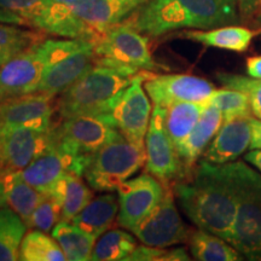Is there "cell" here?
<instances>
[{"instance_id":"1","label":"cell","mask_w":261,"mask_h":261,"mask_svg":"<svg viewBox=\"0 0 261 261\" xmlns=\"http://www.w3.org/2000/svg\"><path fill=\"white\" fill-rule=\"evenodd\" d=\"M173 190L181 210L196 226L230 241L238 198L223 165L201 161L194 179L178 182Z\"/></svg>"},{"instance_id":"2","label":"cell","mask_w":261,"mask_h":261,"mask_svg":"<svg viewBox=\"0 0 261 261\" xmlns=\"http://www.w3.org/2000/svg\"><path fill=\"white\" fill-rule=\"evenodd\" d=\"M240 21L237 0H148L127 23L148 37L179 29L208 31Z\"/></svg>"},{"instance_id":"3","label":"cell","mask_w":261,"mask_h":261,"mask_svg":"<svg viewBox=\"0 0 261 261\" xmlns=\"http://www.w3.org/2000/svg\"><path fill=\"white\" fill-rule=\"evenodd\" d=\"M137 75L94 63L80 79L60 94L56 110L62 120L84 114L112 113L123 91Z\"/></svg>"},{"instance_id":"4","label":"cell","mask_w":261,"mask_h":261,"mask_svg":"<svg viewBox=\"0 0 261 261\" xmlns=\"http://www.w3.org/2000/svg\"><path fill=\"white\" fill-rule=\"evenodd\" d=\"M233 182L238 211L228 243L243 259L261 261V174L247 163L233 161L223 165Z\"/></svg>"},{"instance_id":"5","label":"cell","mask_w":261,"mask_h":261,"mask_svg":"<svg viewBox=\"0 0 261 261\" xmlns=\"http://www.w3.org/2000/svg\"><path fill=\"white\" fill-rule=\"evenodd\" d=\"M86 42V40L80 39H45L24 52L16 55L0 67L2 100L9 97L34 92L42 75L50 65L71 52L79 50Z\"/></svg>"},{"instance_id":"6","label":"cell","mask_w":261,"mask_h":261,"mask_svg":"<svg viewBox=\"0 0 261 261\" xmlns=\"http://www.w3.org/2000/svg\"><path fill=\"white\" fill-rule=\"evenodd\" d=\"M145 146L133 144L119 132L92 156L84 177L94 191L112 192L145 166Z\"/></svg>"},{"instance_id":"7","label":"cell","mask_w":261,"mask_h":261,"mask_svg":"<svg viewBox=\"0 0 261 261\" xmlns=\"http://www.w3.org/2000/svg\"><path fill=\"white\" fill-rule=\"evenodd\" d=\"M96 63L137 75L142 71H156L162 65L152 57L148 35L126 23H119L94 41Z\"/></svg>"},{"instance_id":"8","label":"cell","mask_w":261,"mask_h":261,"mask_svg":"<svg viewBox=\"0 0 261 261\" xmlns=\"http://www.w3.org/2000/svg\"><path fill=\"white\" fill-rule=\"evenodd\" d=\"M92 156L77 154L55 136L48 148L21 171L22 178L41 194H47L68 173L83 177Z\"/></svg>"},{"instance_id":"9","label":"cell","mask_w":261,"mask_h":261,"mask_svg":"<svg viewBox=\"0 0 261 261\" xmlns=\"http://www.w3.org/2000/svg\"><path fill=\"white\" fill-rule=\"evenodd\" d=\"M132 232L145 246L167 248L189 242L191 231L181 220L171 187H166L161 201Z\"/></svg>"},{"instance_id":"10","label":"cell","mask_w":261,"mask_h":261,"mask_svg":"<svg viewBox=\"0 0 261 261\" xmlns=\"http://www.w3.org/2000/svg\"><path fill=\"white\" fill-rule=\"evenodd\" d=\"M152 71H142L123 91L115 107L112 116L119 132L133 144L145 146V136L151 119V104L145 89L144 81Z\"/></svg>"},{"instance_id":"11","label":"cell","mask_w":261,"mask_h":261,"mask_svg":"<svg viewBox=\"0 0 261 261\" xmlns=\"http://www.w3.org/2000/svg\"><path fill=\"white\" fill-rule=\"evenodd\" d=\"M119 133L110 113L84 114L55 126V136L77 154L93 156Z\"/></svg>"},{"instance_id":"12","label":"cell","mask_w":261,"mask_h":261,"mask_svg":"<svg viewBox=\"0 0 261 261\" xmlns=\"http://www.w3.org/2000/svg\"><path fill=\"white\" fill-rule=\"evenodd\" d=\"M54 128L0 126V177L22 171L41 155L52 143Z\"/></svg>"},{"instance_id":"13","label":"cell","mask_w":261,"mask_h":261,"mask_svg":"<svg viewBox=\"0 0 261 261\" xmlns=\"http://www.w3.org/2000/svg\"><path fill=\"white\" fill-rule=\"evenodd\" d=\"M165 116L166 108L155 106L145 136V171L169 187L173 180L181 177L184 168L166 129Z\"/></svg>"},{"instance_id":"14","label":"cell","mask_w":261,"mask_h":261,"mask_svg":"<svg viewBox=\"0 0 261 261\" xmlns=\"http://www.w3.org/2000/svg\"><path fill=\"white\" fill-rule=\"evenodd\" d=\"M144 89L152 103L163 108L178 102L207 104L217 90L210 81L195 75L155 73L144 81Z\"/></svg>"},{"instance_id":"15","label":"cell","mask_w":261,"mask_h":261,"mask_svg":"<svg viewBox=\"0 0 261 261\" xmlns=\"http://www.w3.org/2000/svg\"><path fill=\"white\" fill-rule=\"evenodd\" d=\"M163 185L154 175L145 173L122 182L117 188V224L132 231L148 215L165 195Z\"/></svg>"},{"instance_id":"16","label":"cell","mask_w":261,"mask_h":261,"mask_svg":"<svg viewBox=\"0 0 261 261\" xmlns=\"http://www.w3.org/2000/svg\"><path fill=\"white\" fill-rule=\"evenodd\" d=\"M54 97L32 92L9 97L0 102V126H21L47 130L54 127Z\"/></svg>"},{"instance_id":"17","label":"cell","mask_w":261,"mask_h":261,"mask_svg":"<svg viewBox=\"0 0 261 261\" xmlns=\"http://www.w3.org/2000/svg\"><path fill=\"white\" fill-rule=\"evenodd\" d=\"M252 121L253 116L224 121L202 155V161L211 165H225L236 161L250 149L253 137Z\"/></svg>"},{"instance_id":"18","label":"cell","mask_w":261,"mask_h":261,"mask_svg":"<svg viewBox=\"0 0 261 261\" xmlns=\"http://www.w3.org/2000/svg\"><path fill=\"white\" fill-rule=\"evenodd\" d=\"M96 63L94 44L87 41L79 50L71 52L47 68L34 92L56 97L80 79Z\"/></svg>"},{"instance_id":"19","label":"cell","mask_w":261,"mask_h":261,"mask_svg":"<svg viewBox=\"0 0 261 261\" xmlns=\"http://www.w3.org/2000/svg\"><path fill=\"white\" fill-rule=\"evenodd\" d=\"M223 122V113L213 104L208 103L195 128L191 130L187 139L175 148L184 172L191 169L196 161L203 155Z\"/></svg>"},{"instance_id":"20","label":"cell","mask_w":261,"mask_h":261,"mask_svg":"<svg viewBox=\"0 0 261 261\" xmlns=\"http://www.w3.org/2000/svg\"><path fill=\"white\" fill-rule=\"evenodd\" d=\"M71 10L98 38L136 11L123 0H80Z\"/></svg>"},{"instance_id":"21","label":"cell","mask_w":261,"mask_h":261,"mask_svg":"<svg viewBox=\"0 0 261 261\" xmlns=\"http://www.w3.org/2000/svg\"><path fill=\"white\" fill-rule=\"evenodd\" d=\"M260 31L240 27V25H224L208 31H188L182 32L181 37L192 40L204 46L217 47L221 50L244 52L249 48L253 39Z\"/></svg>"},{"instance_id":"22","label":"cell","mask_w":261,"mask_h":261,"mask_svg":"<svg viewBox=\"0 0 261 261\" xmlns=\"http://www.w3.org/2000/svg\"><path fill=\"white\" fill-rule=\"evenodd\" d=\"M119 208V198L115 195H102L91 201L71 223L97 240L113 226L117 219Z\"/></svg>"},{"instance_id":"23","label":"cell","mask_w":261,"mask_h":261,"mask_svg":"<svg viewBox=\"0 0 261 261\" xmlns=\"http://www.w3.org/2000/svg\"><path fill=\"white\" fill-rule=\"evenodd\" d=\"M5 205L17 213L25 224H28L42 194L22 178L21 171L8 173L0 177Z\"/></svg>"},{"instance_id":"24","label":"cell","mask_w":261,"mask_h":261,"mask_svg":"<svg viewBox=\"0 0 261 261\" xmlns=\"http://www.w3.org/2000/svg\"><path fill=\"white\" fill-rule=\"evenodd\" d=\"M50 192L62 202V220L71 221L92 201V190L81 179V175L68 173Z\"/></svg>"},{"instance_id":"25","label":"cell","mask_w":261,"mask_h":261,"mask_svg":"<svg viewBox=\"0 0 261 261\" xmlns=\"http://www.w3.org/2000/svg\"><path fill=\"white\" fill-rule=\"evenodd\" d=\"M51 236L57 241L67 260L87 261L91 260L96 238L85 232L71 221L61 220L52 228Z\"/></svg>"},{"instance_id":"26","label":"cell","mask_w":261,"mask_h":261,"mask_svg":"<svg viewBox=\"0 0 261 261\" xmlns=\"http://www.w3.org/2000/svg\"><path fill=\"white\" fill-rule=\"evenodd\" d=\"M191 255L200 261H238L243 256L227 241L208 231H191L189 237Z\"/></svg>"},{"instance_id":"27","label":"cell","mask_w":261,"mask_h":261,"mask_svg":"<svg viewBox=\"0 0 261 261\" xmlns=\"http://www.w3.org/2000/svg\"><path fill=\"white\" fill-rule=\"evenodd\" d=\"M207 104L178 102L166 108V129L175 148L184 142L195 128Z\"/></svg>"},{"instance_id":"28","label":"cell","mask_w":261,"mask_h":261,"mask_svg":"<svg viewBox=\"0 0 261 261\" xmlns=\"http://www.w3.org/2000/svg\"><path fill=\"white\" fill-rule=\"evenodd\" d=\"M27 224L8 205L0 207V261H15L19 257V247Z\"/></svg>"},{"instance_id":"29","label":"cell","mask_w":261,"mask_h":261,"mask_svg":"<svg viewBox=\"0 0 261 261\" xmlns=\"http://www.w3.org/2000/svg\"><path fill=\"white\" fill-rule=\"evenodd\" d=\"M44 231H29L24 234L19 247V257L22 261H65L67 256L60 244L52 236Z\"/></svg>"},{"instance_id":"30","label":"cell","mask_w":261,"mask_h":261,"mask_svg":"<svg viewBox=\"0 0 261 261\" xmlns=\"http://www.w3.org/2000/svg\"><path fill=\"white\" fill-rule=\"evenodd\" d=\"M138 247L132 234L122 230H110L100 236L94 244L91 260L93 261H127Z\"/></svg>"},{"instance_id":"31","label":"cell","mask_w":261,"mask_h":261,"mask_svg":"<svg viewBox=\"0 0 261 261\" xmlns=\"http://www.w3.org/2000/svg\"><path fill=\"white\" fill-rule=\"evenodd\" d=\"M208 103L213 104L223 113L224 121L253 115L249 97L242 91L230 87L215 90Z\"/></svg>"},{"instance_id":"32","label":"cell","mask_w":261,"mask_h":261,"mask_svg":"<svg viewBox=\"0 0 261 261\" xmlns=\"http://www.w3.org/2000/svg\"><path fill=\"white\" fill-rule=\"evenodd\" d=\"M44 34V32L38 29L27 31L11 24L0 23V47L12 58L45 40Z\"/></svg>"},{"instance_id":"33","label":"cell","mask_w":261,"mask_h":261,"mask_svg":"<svg viewBox=\"0 0 261 261\" xmlns=\"http://www.w3.org/2000/svg\"><path fill=\"white\" fill-rule=\"evenodd\" d=\"M61 220L62 202L54 192H47L42 194L41 201L31 215L27 226L38 228L44 232H50Z\"/></svg>"},{"instance_id":"34","label":"cell","mask_w":261,"mask_h":261,"mask_svg":"<svg viewBox=\"0 0 261 261\" xmlns=\"http://www.w3.org/2000/svg\"><path fill=\"white\" fill-rule=\"evenodd\" d=\"M217 79L224 87H230L246 93L250 99L253 115L256 119H261V79H255L249 75L244 76L228 73H218Z\"/></svg>"},{"instance_id":"35","label":"cell","mask_w":261,"mask_h":261,"mask_svg":"<svg viewBox=\"0 0 261 261\" xmlns=\"http://www.w3.org/2000/svg\"><path fill=\"white\" fill-rule=\"evenodd\" d=\"M51 3L52 0H0V8L21 16L28 27L35 28Z\"/></svg>"},{"instance_id":"36","label":"cell","mask_w":261,"mask_h":261,"mask_svg":"<svg viewBox=\"0 0 261 261\" xmlns=\"http://www.w3.org/2000/svg\"><path fill=\"white\" fill-rule=\"evenodd\" d=\"M191 257L189 256L185 248L166 249V248L144 244L137 247L127 261H189Z\"/></svg>"},{"instance_id":"37","label":"cell","mask_w":261,"mask_h":261,"mask_svg":"<svg viewBox=\"0 0 261 261\" xmlns=\"http://www.w3.org/2000/svg\"><path fill=\"white\" fill-rule=\"evenodd\" d=\"M238 9L244 18H250L261 10V0H237Z\"/></svg>"},{"instance_id":"38","label":"cell","mask_w":261,"mask_h":261,"mask_svg":"<svg viewBox=\"0 0 261 261\" xmlns=\"http://www.w3.org/2000/svg\"><path fill=\"white\" fill-rule=\"evenodd\" d=\"M246 71L249 76L261 79V56H253L247 58Z\"/></svg>"},{"instance_id":"39","label":"cell","mask_w":261,"mask_h":261,"mask_svg":"<svg viewBox=\"0 0 261 261\" xmlns=\"http://www.w3.org/2000/svg\"><path fill=\"white\" fill-rule=\"evenodd\" d=\"M0 23L6 24H16V25H27L25 21L21 16L14 14V12L8 11V10L0 8Z\"/></svg>"},{"instance_id":"40","label":"cell","mask_w":261,"mask_h":261,"mask_svg":"<svg viewBox=\"0 0 261 261\" xmlns=\"http://www.w3.org/2000/svg\"><path fill=\"white\" fill-rule=\"evenodd\" d=\"M253 137L250 150L261 149V119L253 117Z\"/></svg>"},{"instance_id":"41","label":"cell","mask_w":261,"mask_h":261,"mask_svg":"<svg viewBox=\"0 0 261 261\" xmlns=\"http://www.w3.org/2000/svg\"><path fill=\"white\" fill-rule=\"evenodd\" d=\"M244 160H246V162L250 163L253 167H255L257 171L261 173V149L250 150V151L244 156Z\"/></svg>"},{"instance_id":"42","label":"cell","mask_w":261,"mask_h":261,"mask_svg":"<svg viewBox=\"0 0 261 261\" xmlns=\"http://www.w3.org/2000/svg\"><path fill=\"white\" fill-rule=\"evenodd\" d=\"M123 2L127 3V4H129L130 6H133V8L137 10L144 4V3L148 2V0H123Z\"/></svg>"},{"instance_id":"43","label":"cell","mask_w":261,"mask_h":261,"mask_svg":"<svg viewBox=\"0 0 261 261\" xmlns=\"http://www.w3.org/2000/svg\"><path fill=\"white\" fill-rule=\"evenodd\" d=\"M54 2H56L58 4H62V5H67L69 6V8H73V6L75 4H77L80 0H54Z\"/></svg>"},{"instance_id":"44","label":"cell","mask_w":261,"mask_h":261,"mask_svg":"<svg viewBox=\"0 0 261 261\" xmlns=\"http://www.w3.org/2000/svg\"><path fill=\"white\" fill-rule=\"evenodd\" d=\"M9 60H11V57H10L5 51L0 47V67H2L3 64H5Z\"/></svg>"},{"instance_id":"45","label":"cell","mask_w":261,"mask_h":261,"mask_svg":"<svg viewBox=\"0 0 261 261\" xmlns=\"http://www.w3.org/2000/svg\"><path fill=\"white\" fill-rule=\"evenodd\" d=\"M5 205V201H4V196H3V189H2V184H0V207Z\"/></svg>"},{"instance_id":"46","label":"cell","mask_w":261,"mask_h":261,"mask_svg":"<svg viewBox=\"0 0 261 261\" xmlns=\"http://www.w3.org/2000/svg\"><path fill=\"white\" fill-rule=\"evenodd\" d=\"M0 102H2V97H0Z\"/></svg>"}]
</instances>
